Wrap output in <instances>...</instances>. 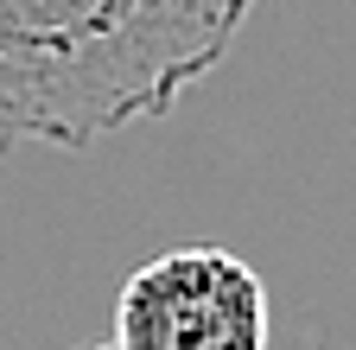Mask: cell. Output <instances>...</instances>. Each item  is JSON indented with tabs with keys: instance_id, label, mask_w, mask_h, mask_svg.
<instances>
[{
	"instance_id": "6da1fadb",
	"label": "cell",
	"mask_w": 356,
	"mask_h": 350,
	"mask_svg": "<svg viewBox=\"0 0 356 350\" xmlns=\"http://www.w3.org/2000/svg\"><path fill=\"white\" fill-rule=\"evenodd\" d=\"M254 0H0V153H83L159 121L229 58Z\"/></svg>"
},
{
	"instance_id": "3957f363",
	"label": "cell",
	"mask_w": 356,
	"mask_h": 350,
	"mask_svg": "<svg viewBox=\"0 0 356 350\" xmlns=\"http://www.w3.org/2000/svg\"><path fill=\"white\" fill-rule=\"evenodd\" d=\"M83 350H115V344H83Z\"/></svg>"
},
{
	"instance_id": "7a4b0ae2",
	"label": "cell",
	"mask_w": 356,
	"mask_h": 350,
	"mask_svg": "<svg viewBox=\"0 0 356 350\" xmlns=\"http://www.w3.org/2000/svg\"><path fill=\"white\" fill-rule=\"evenodd\" d=\"M115 350H267V287L236 248H165L127 274Z\"/></svg>"
}]
</instances>
